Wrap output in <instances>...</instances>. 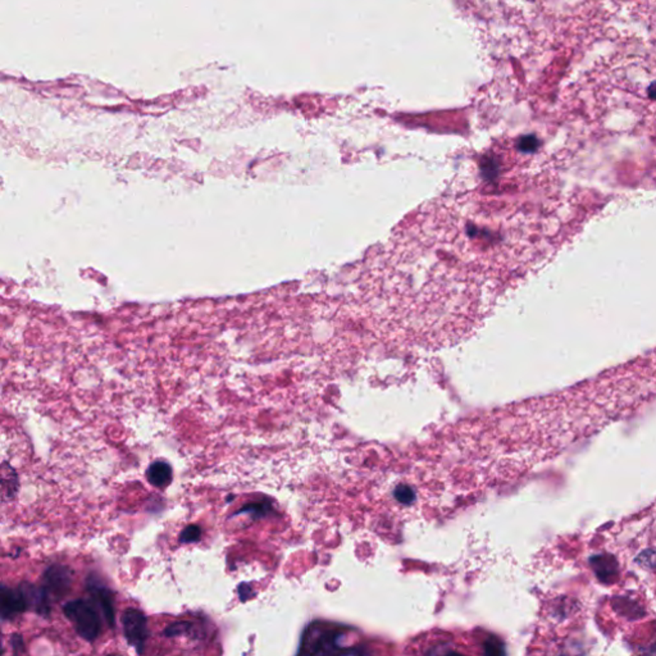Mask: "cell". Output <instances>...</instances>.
I'll return each instance as SVG.
<instances>
[{
  "mask_svg": "<svg viewBox=\"0 0 656 656\" xmlns=\"http://www.w3.org/2000/svg\"><path fill=\"white\" fill-rule=\"evenodd\" d=\"M63 613L67 619L73 624L78 636L82 637L89 642H92L98 638L102 630V619L98 614L97 604L94 601L84 598L68 601L63 606Z\"/></svg>",
  "mask_w": 656,
  "mask_h": 656,
  "instance_id": "cell-1",
  "label": "cell"
},
{
  "mask_svg": "<svg viewBox=\"0 0 656 656\" xmlns=\"http://www.w3.org/2000/svg\"><path fill=\"white\" fill-rule=\"evenodd\" d=\"M122 625L127 642L134 646L139 654H141L148 638V620L145 614L132 608L127 609L122 615Z\"/></svg>",
  "mask_w": 656,
  "mask_h": 656,
  "instance_id": "cell-2",
  "label": "cell"
},
{
  "mask_svg": "<svg viewBox=\"0 0 656 656\" xmlns=\"http://www.w3.org/2000/svg\"><path fill=\"white\" fill-rule=\"evenodd\" d=\"M87 590L90 592L92 601L98 605L99 609L103 613L105 622L111 628H113L116 624L113 592L109 588H107L104 585H102V582L95 579L94 576H90L87 579Z\"/></svg>",
  "mask_w": 656,
  "mask_h": 656,
  "instance_id": "cell-3",
  "label": "cell"
},
{
  "mask_svg": "<svg viewBox=\"0 0 656 656\" xmlns=\"http://www.w3.org/2000/svg\"><path fill=\"white\" fill-rule=\"evenodd\" d=\"M72 572L67 566H54L48 568L44 574V587L49 595L59 598L65 596L71 588Z\"/></svg>",
  "mask_w": 656,
  "mask_h": 656,
  "instance_id": "cell-4",
  "label": "cell"
},
{
  "mask_svg": "<svg viewBox=\"0 0 656 656\" xmlns=\"http://www.w3.org/2000/svg\"><path fill=\"white\" fill-rule=\"evenodd\" d=\"M28 609L26 598L20 588L14 590L6 585L1 586L0 591V614L3 620H9L20 615Z\"/></svg>",
  "mask_w": 656,
  "mask_h": 656,
  "instance_id": "cell-5",
  "label": "cell"
},
{
  "mask_svg": "<svg viewBox=\"0 0 656 656\" xmlns=\"http://www.w3.org/2000/svg\"><path fill=\"white\" fill-rule=\"evenodd\" d=\"M18 588L26 598L28 609H33L40 615H48L49 614V611H50L49 598H50V595L48 593L44 586L22 584Z\"/></svg>",
  "mask_w": 656,
  "mask_h": 656,
  "instance_id": "cell-6",
  "label": "cell"
},
{
  "mask_svg": "<svg viewBox=\"0 0 656 656\" xmlns=\"http://www.w3.org/2000/svg\"><path fill=\"white\" fill-rule=\"evenodd\" d=\"M146 478L156 488H166L173 478L172 467L166 461H154L146 471Z\"/></svg>",
  "mask_w": 656,
  "mask_h": 656,
  "instance_id": "cell-7",
  "label": "cell"
},
{
  "mask_svg": "<svg viewBox=\"0 0 656 656\" xmlns=\"http://www.w3.org/2000/svg\"><path fill=\"white\" fill-rule=\"evenodd\" d=\"M268 510V504H263V502H253V504H247L245 507H241L240 510H237L236 513L234 514L235 517H239V515H242V514H249L252 515L254 520L255 518H260L262 515H264Z\"/></svg>",
  "mask_w": 656,
  "mask_h": 656,
  "instance_id": "cell-8",
  "label": "cell"
},
{
  "mask_svg": "<svg viewBox=\"0 0 656 656\" xmlns=\"http://www.w3.org/2000/svg\"><path fill=\"white\" fill-rule=\"evenodd\" d=\"M200 539H202V528L195 525L186 527L180 534L181 544H193V542H198Z\"/></svg>",
  "mask_w": 656,
  "mask_h": 656,
  "instance_id": "cell-9",
  "label": "cell"
},
{
  "mask_svg": "<svg viewBox=\"0 0 656 656\" xmlns=\"http://www.w3.org/2000/svg\"><path fill=\"white\" fill-rule=\"evenodd\" d=\"M191 628H193V623L190 622H177V623L168 625L164 630V635L167 637L181 636V635L189 633Z\"/></svg>",
  "mask_w": 656,
  "mask_h": 656,
  "instance_id": "cell-10",
  "label": "cell"
},
{
  "mask_svg": "<svg viewBox=\"0 0 656 656\" xmlns=\"http://www.w3.org/2000/svg\"><path fill=\"white\" fill-rule=\"evenodd\" d=\"M537 144H539V141L534 136L523 137L522 141H520V149L533 150L537 146Z\"/></svg>",
  "mask_w": 656,
  "mask_h": 656,
  "instance_id": "cell-11",
  "label": "cell"
},
{
  "mask_svg": "<svg viewBox=\"0 0 656 656\" xmlns=\"http://www.w3.org/2000/svg\"><path fill=\"white\" fill-rule=\"evenodd\" d=\"M252 593H253V592H252L250 586L245 585V584H242V585L239 586V595H240L241 601H245V600H247V598H250L249 595H252Z\"/></svg>",
  "mask_w": 656,
  "mask_h": 656,
  "instance_id": "cell-12",
  "label": "cell"
},
{
  "mask_svg": "<svg viewBox=\"0 0 656 656\" xmlns=\"http://www.w3.org/2000/svg\"><path fill=\"white\" fill-rule=\"evenodd\" d=\"M649 94L651 98L656 99V84L652 85V86H650Z\"/></svg>",
  "mask_w": 656,
  "mask_h": 656,
  "instance_id": "cell-13",
  "label": "cell"
}]
</instances>
